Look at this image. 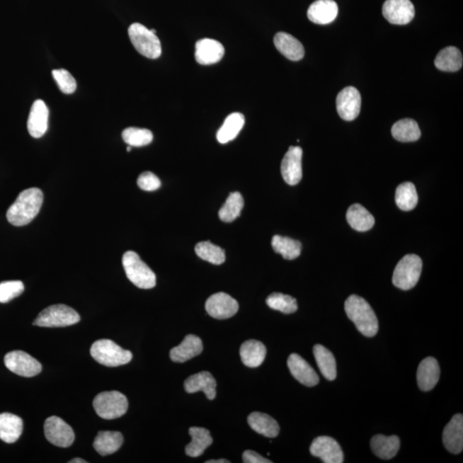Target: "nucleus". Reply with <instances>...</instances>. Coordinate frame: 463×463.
Returning <instances> with one entry per match:
<instances>
[{
    "label": "nucleus",
    "mask_w": 463,
    "mask_h": 463,
    "mask_svg": "<svg viewBox=\"0 0 463 463\" xmlns=\"http://www.w3.org/2000/svg\"><path fill=\"white\" fill-rule=\"evenodd\" d=\"M127 150V152H132V146H128Z\"/></svg>",
    "instance_id": "09e8293b"
},
{
    "label": "nucleus",
    "mask_w": 463,
    "mask_h": 463,
    "mask_svg": "<svg viewBox=\"0 0 463 463\" xmlns=\"http://www.w3.org/2000/svg\"><path fill=\"white\" fill-rule=\"evenodd\" d=\"M184 387L188 393L202 391L209 400H214L217 396V381L209 372H201L188 377Z\"/></svg>",
    "instance_id": "412c9836"
},
{
    "label": "nucleus",
    "mask_w": 463,
    "mask_h": 463,
    "mask_svg": "<svg viewBox=\"0 0 463 463\" xmlns=\"http://www.w3.org/2000/svg\"><path fill=\"white\" fill-rule=\"evenodd\" d=\"M314 353L316 364L320 370L321 373L328 380L336 379V362L334 355L326 347L322 345H315Z\"/></svg>",
    "instance_id": "72a5a7b5"
},
{
    "label": "nucleus",
    "mask_w": 463,
    "mask_h": 463,
    "mask_svg": "<svg viewBox=\"0 0 463 463\" xmlns=\"http://www.w3.org/2000/svg\"><path fill=\"white\" fill-rule=\"evenodd\" d=\"M43 198V193L38 188L23 190L7 211L8 222L16 227L28 225L39 214Z\"/></svg>",
    "instance_id": "f257e3e1"
},
{
    "label": "nucleus",
    "mask_w": 463,
    "mask_h": 463,
    "mask_svg": "<svg viewBox=\"0 0 463 463\" xmlns=\"http://www.w3.org/2000/svg\"><path fill=\"white\" fill-rule=\"evenodd\" d=\"M137 185L146 192H153L161 188V183L156 174L152 172H145L140 174L137 178Z\"/></svg>",
    "instance_id": "c03bdc74"
},
{
    "label": "nucleus",
    "mask_w": 463,
    "mask_h": 463,
    "mask_svg": "<svg viewBox=\"0 0 463 463\" xmlns=\"http://www.w3.org/2000/svg\"><path fill=\"white\" fill-rule=\"evenodd\" d=\"M421 271L422 260L419 256L406 255L394 270L393 284L401 290H411L419 282Z\"/></svg>",
    "instance_id": "423d86ee"
},
{
    "label": "nucleus",
    "mask_w": 463,
    "mask_h": 463,
    "mask_svg": "<svg viewBox=\"0 0 463 463\" xmlns=\"http://www.w3.org/2000/svg\"><path fill=\"white\" fill-rule=\"evenodd\" d=\"M50 110L42 100L35 101L32 105L28 120V131L31 137L40 138L47 132Z\"/></svg>",
    "instance_id": "f3484780"
},
{
    "label": "nucleus",
    "mask_w": 463,
    "mask_h": 463,
    "mask_svg": "<svg viewBox=\"0 0 463 463\" xmlns=\"http://www.w3.org/2000/svg\"><path fill=\"white\" fill-rule=\"evenodd\" d=\"M345 311L361 334L367 337L376 336L379 321L367 300L358 295L349 296L345 302Z\"/></svg>",
    "instance_id": "f03ea898"
},
{
    "label": "nucleus",
    "mask_w": 463,
    "mask_h": 463,
    "mask_svg": "<svg viewBox=\"0 0 463 463\" xmlns=\"http://www.w3.org/2000/svg\"><path fill=\"white\" fill-rule=\"evenodd\" d=\"M244 125H245V117L242 113H231L217 132V138L219 143L224 144L233 141L241 132Z\"/></svg>",
    "instance_id": "2f4dec72"
},
{
    "label": "nucleus",
    "mask_w": 463,
    "mask_h": 463,
    "mask_svg": "<svg viewBox=\"0 0 463 463\" xmlns=\"http://www.w3.org/2000/svg\"><path fill=\"white\" fill-rule=\"evenodd\" d=\"M244 207V199L239 193H232L225 204L219 211V217L224 222H232L241 215Z\"/></svg>",
    "instance_id": "4c0bfd02"
},
{
    "label": "nucleus",
    "mask_w": 463,
    "mask_h": 463,
    "mask_svg": "<svg viewBox=\"0 0 463 463\" xmlns=\"http://www.w3.org/2000/svg\"><path fill=\"white\" fill-rule=\"evenodd\" d=\"M5 365L11 372L25 377L38 375L42 370L38 360L28 353L20 350L8 353L5 357Z\"/></svg>",
    "instance_id": "9d476101"
},
{
    "label": "nucleus",
    "mask_w": 463,
    "mask_h": 463,
    "mask_svg": "<svg viewBox=\"0 0 463 463\" xmlns=\"http://www.w3.org/2000/svg\"><path fill=\"white\" fill-rule=\"evenodd\" d=\"M310 452L324 463H343L344 456L342 448L334 438L322 436L311 442Z\"/></svg>",
    "instance_id": "f8f14e48"
},
{
    "label": "nucleus",
    "mask_w": 463,
    "mask_h": 463,
    "mask_svg": "<svg viewBox=\"0 0 463 463\" xmlns=\"http://www.w3.org/2000/svg\"><path fill=\"white\" fill-rule=\"evenodd\" d=\"M302 148L291 146L283 158L281 172L283 180L288 185H297L302 180Z\"/></svg>",
    "instance_id": "ddd939ff"
},
{
    "label": "nucleus",
    "mask_w": 463,
    "mask_h": 463,
    "mask_svg": "<svg viewBox=\"0 0 463 463\" xmlns=\"http://www.w3.org/2000/svg\"><path fill=\"white\" fill-rule=\"evenodd\" d=\"M24 291L21 281H8L0 283V303H8L18 297Z\"/></svg>",
    "instance_id": "37998d69"
},
{
    "label": "nucleus",
    "mask_w": 463,
    "mask_h": 463,
    "mask_svg": "<svg viewBox=\"0 0 463 463\" xmlns=\"http://www.w3.org/2000/svg\"><path fill=\"white\" fill-rule=\"evenodd\" d=\"M130 40L140 55L148 59H158L161 55V45L156 34L143 24L134 23L128 28Z\"/></svg>",
    "instance_id": "39448f33"
},
{
    "label": "nucleus",
    "mask_w": 463,
    "mask_h": 463,
    "mask_svg": "<svg viewBox=\"0 0 463 463\" xmlns=\"http://www.w3.org/2000/svg\"><path fill=\"white\" fill-rule=\"evenodd\" d=\"M371 447L377 457L384 460H389L396 456L400 449V440L395 435H376L372 438Z\"/></svg>",
    "instance_id": "7c9ffc66"
},
{
    "label": "nucleus",
    "mask_w": 463,
    "mask_h": 463,
    "mask_svg": "<svg viewBox=\"0 0 463 463\" xmlns=\"http://www.w3.org/2000/svg\"><path fill=\"white\" fill-rule=\"evenodd\" d=\"M361 96L358 89L349 86L343 89L336 97V109L343 120L352 121L359 116Z\"/></svg>",
    "instance_id": "9b49d317"
},
{
    "label": "nucleus",
    "mask_w": 463,
    "mask_h": 463,
    "mask_svg": "<svg viewBox=\"0 0 463 463\" xmlns=\"http://www.w3.org/2000/svg\"><path fill=\"white\" fill-rule=\"evenodd\" d=\"M202 340L198 336L188 335L178 346L170 351V358L176 363H184L202 352Z\"/></svg>",
    "instance_id": "5701e85b"
},
{
    "label": "nucleus",
    "mask_w": 463,
    "mask_h": 463,
    "mask_svg": "<svg viewBox=\"0 0 463 463\" xmlns=\"http://www.w3.org/2000/svg\"><path fill=\"white\" fill-rule=\"evenodd\" d=\"M248 424L256 433L273 438L278 436L280 426L273 418L266 413L254 412L248 417Z\"/></svg>",
    "instance_id": "c85d7f7f"
},
{
    "label": "nucleus",
    "mask_w": 463,
    "mask_h": 463,
    "mask_svg": "<svg viewBox=\"0 0 463 463\" xmlns=\"http://www.w3.org/2000/svg\"><path fill=\"white\" fill-rule=\"evenodd\" d=\"M123 442L124 438L120 433L103 430L97 434L93 446L101 456L104 457L118 452L123 445Z\"/></svg>",
    "instance_id": "bb28decb"
},
{
    "label": "nucleus",
    "mask_w": 463,
    "mask_h": 463,
    "mask_svg": "<svg viewBox=\"0 0 463 463\" xmlns=\"http://www.w3.org/2000/svg\"><path fill=\"white\" fill-rule=\"evenodd\" d=\"M462 55L458 48L447 47L436 56L435 67L442 72H457L462 67Z\"/></svg>",
    "instance_id": "473e14b6"
},
{
    "label": "nucleus",
    "mask_w": 463,
    "mask_h": 463,
    "mask_svg": "<svg viewBox=\"0 0 463 463\" xmlns=\"http://www.w3.org/2000/svg\"><path fill=\"white\" fill-rule=\"evenodd\" d=\"M383 15L389 23L404 25L412 21L416 9L410 0H386L383 6Z\"/></svg>",
    "instance_id": "4468645a"
},
{
    "label": "nucleus",
    "mask_w": 463,
    "mask_h": 463,
    "mask_svg": "<svg viewBox=\"0 0 463 463\" xmlns=\"http://www.w3.org/2000/svg\"><path fill=\"white\" fill-rule=\"evenodd\" d=\"M125 274L134 285L150 290L156 285V276L135 251H127L122 258Z\"/></svg>",
    "instance_id": "7ed1b4c3"
},
{
    "label": "nucleus",
    "mask_w": 463,
    "mask_h": 463,
    "mask_svg": "<svg viewBox=\"0 0 463 463\" xmlns=\"http://www.w3.org/2000/svg\"><path fill=\"white\" fill-rule=\"evenodd\" d=\"M91 355L97 362L108 367L128 364L132 353L122 348L111 340L101 339L92 344Z\"/></svg>",
    "instance_id": "20e7f679"
},
{
    "label": "nucleus",
    "mask_w": 463,
    "mask_h": 463,
    "mask_svg": "<svg viewBox=\"0 0 463 463\" xmlns=\"http://www.w3.org/2000/svg\"><path fill=\"white\" fill-rule=\"evenodd\" d=\"M229 461L226 460V459H220V460H210L207 461L206 463H229Z\"/></svg>",
    "instance_id": "49530a36"
},
{
    "label": "nucleus",
    "mask_w": 463,
    "mask_h": 463,
    "mask_svg": "<svg viewBox=\"0 0 463 463\" xmlns=\"http://www.w3.org/2000/svg\"><path fill=\"white\" fill-rule=\"evenodd\" d=\"M88 462L84 460V459L81 458H75L72 459V461L69 462V463H87Z\"/></svg>",
    "instance_id": "de8ad7c7"
},
{
    "label": "nucleus",
    "mask_w": 463,
    "mask_h": 463,
    "mask_svg": "<svg viewBox=\"0 0 463 463\" xmlns=\"http://www.w3.org/2000/svg\"><path fill=\"white\" fill-rule=\"evenodd\" d=\"M205 308L209 315L217 319H227L237 314L239 304L225 292H217L207 299Z\"/></svg>",
    "instance_id": "2eb2a0df"
},
{
    "label": "nucleus",
    "mask_w": 463,
    "mask_h": 463,
    "mask_svg": "<svg viewBox=\"0 0 463 463\" xmlns=\"http://www.w3.org/2000/svg\"><path fill=\"white\" fill-rule=\"evenodd\" d=\"M243 462L245 463H271L269 459L263 457L261 455L253 452V450H246L243 453Z\"/></svg>",
    "instance_id": "a18cd8bd"
},
{
    "label": "nucleus",
    "mask_w": 463,
    "mask_h": 463,
    "mask_svg": "<svg viewBox=\"0 0 463 463\" xmlns=\"http://www.w3.org/2000/svg\"><path fill=\"white\" fill-rule=\"evenodd\" d=\"M241 357L244 365L254 368L261 365L265 360L266 348L261 342L249 340L242 344Z\"/></svg>",
    "instance_id": "a878e982"
},
{
    "label": "nucleus",
    "mask_w": 463,
    "mask_h": 463,
    "mask_svg": "<svg viewBox=\"0 0 463 463\" xmlns=\"http://www.w3.org/2000/svg\"><path fill=\"white\" fill-rule=\"evenodd\" d=\"M23 422L21 418L9 413L0 414V440L13 444L22 435Z\"/></svg>",
    "instance_id": "393cba45"
},
{
    "label": "nucleus",
    "mask_w": 463,
    "mask_h": 463,
    "mask_svg": "<svg viewBox=\"0 0 463 463\" xmlns=\"http://www.w3.org/2000/svg\"><path fill=\"white\" fill-rule=\"evenodd\" d=\"M391 133L395 139L403 143L416 142L419 140L421 136L419 125L412 119L397 121L392 127Z\"/></svg>",
    "instance_id": "f704fd0d"
},
{
    "label": "nucleus",
    "mask_w": 463,
    "mask_h": 463,
    "mask_svg": "<svg viewBox=\"0 0 463 463\" xmlns=\"http://www.w3.org/2000/svg\"><path fill=\"white\" fill-rule=\"evenodd\" d=\"M418 194L416 186L411 182H405L398 186L396 192V202L399 209L410 211L418 204Z\"/></svg>",
    "instance_id": "e433bc0d"
},
{
    "label": "nucleus",
    "mask_w": 463,
    "mask_h": 463,
    "mask_svg": "<svg viewBox=\"0 0 463 463\" xmlns=\"http://www.w3.org/2000/svg\"><path fill=\"white\" fill-rule=\"evenodd\" d=\"M225 48L221 42L213 39L205 38L196 43L195 59L200 64H213L219 62L224 56Z\"/></svg>",
    "instance_id": "a211bd4d"
},
{
    "label": "nucleus",
    "mask_w": 463,
    "mask_h": 463,
    "mask_svg": "<svg viewBox=\"0 0 463 463\" xmlns=\"http://www.w3.org/2000/svg\"><path fill=\"white\" fill-rule=\"evenodd\" d=\"M266 303L273 310L285 314H294L298 309L297 300L290 295L274 292L268 297Z\"/></svg>",
    "instance_id": "a19ab883"
},
{
    "label": "nucleus",
    "mask_w": 463,
    "mask_h": 463,
    "mask_svg": "<svg viewBox=\"0 0 463 463\" xmlns=\"http://www.w3.org/2000/svg\"><path fill=\"white\" fill-rule=\"evenodd\" d=\"M52 74L64 94L70 95L76 91V82L70 72L64 69H59V70L52 71Z\"/></svg>",
    "instance_id": "79ce46f5"
},
{
    "label": "nucleus",
    "mask_w": 463,
    "mask_h": 463,
    "mask_svg": "<svg viewBox=\"0 0 463 463\" xmlns=\"http://www.w3.org/2000/svg\"><path fill=\"white\" fill-rule=\"evenodd\" d=\"M271 244L275 253L281 254L287 260L297 258L302 253V243L291 238L275 235Z\"/></svg>",
    "instance_id": "c9c22d12"
},
{
    "label": "nucleus",
    "mask_w": 463,
    "mask_h": 463,
    "mask_svg": "<svg viewBox=\"0 0 463 463\" xmlns=\"http://www.w3.org/2000/svg\"><path fill=\"white\" fill-rule=\"evenodd\" d=\"M338 15V6L334 0H316L307 11L310 21L316 24H328Z\"/></svg>",
    "instance_id": "4be33fe9"
},
{
    "label": "nucleus",
    "mask_w": 463,
    "mask_h": 463,
    "mask_svg": "<svg viewBox=\"0 0 463 463\" xmlns=\"http://www.w3.org/2000/svg\"><path fill=\"white\" fill-rule=\"evenodd\" d=\"M442 441L450 453L459 454L463 449V416L457 413L445 426L442 433Z\"/></svg>",
    "instance_id": "6ab92c4d"
},
{
    "label": "nucleus",
    "mask_w": 463,
    "mask_h": 463,
    "mask_svg": "<svg viewBox=\"0 0 463 463\" xmlns=\"http://www.w3.org/2000/svg\"><path fill=\"white\" fill-rule=\"evenodd\" d=\"M80 316L66 304H54L44 309L34 321V326L39 327L55 328L67 327L80 321Z\"/></svg>",
    "instance_id": "0eeeda50"
},
{
    "label": "nucleus",
    "mask_w": 463,
    "mask_h": 463,
    "mask_svg": "<svg viewBox=\"0 0 463 463\" xmlns=\"http://www.w3.org/2000/svg\"><path fill=\"white\" fill-rule=\"evenodd\" d=\"M153 133L147 129L129 127L122 132V138L125 144L132 147H143L152 143Z\"/></svg>",
    "instance_id": "ea45409f"
},
{
    "label": "nucleus",
    "mask_w": 463,
    "mask_h": 463,
    "mask_svg": "<svg viewBox=\"0 0 463 463\" xmlns=\"http://www.w3.org/2000/svg\"><path fill=\"white\" fill-rule=\"evenodd\" d=\"M347 221L352 229L359 232H367L375 226V219L369 211L359 204L349 207Z\"/></svg>",
    "instance_id": "c756f323"
},
{
    "label": "nucleus",
    "mask_w": 463,
    "mask_h": 463,
    "mask_svg": "<svg viewBox=\"0 0 463 463\" xmlns=\"http://www.w3.org/2000/svg\"><path fill=\"white\" fill-rule=\"evenodd\" d=\"M440 377V367L433 357H428L421 361L418 367L417 382L421 391H429L435 387Z\"/></svg>",
    "instance_id": "aec40b11"
},
{
    "label": "nucleus",
    "mask_w": 463,
    "mask_h": 463,
    "mask_svg": "<svg viewBox=\"0 0 463 463\" xmlns=\"http://www.w3.org/2000/svg\"><path fill=\"white\" fill-rule=\"evenodd\" d=\"M287 367L290 370L291 375L300 384L308 387H314L319 384V377L315 370L297 353H292L288 357Z\"/></svg>",
    "instance_id": "dca6fc26"
},
{
    "label": "nucleus",
    "mask_w": 463,
    "mask_h": 463,
    "mask_svg": "<svg viewBox=\"0 0 463 463\" xmlns=\"http://www.w3.org/2000/svg\"><path fill=\"white\" fill-rule=\"evenodd\" d=\"M189 433L192 442L185 447V453L190 457H198L204 454L205 450L212 445L213 438L209 430L202 428H190Z\"/></svg>",
    "instance_id": "cd10ccee"
},
{
    "label": "nucleus",
    "mask_w": 463,
    "mask_h": 463,
    "mask_svg": "<svg viewBox=\"0 0 463 463\" xmlns=\"http://www.w3.org/2000/svg\"><path fill=\"white\" fill-rule=\"evenodd\" d=\"M274 43L278 50L287 59L292 61H299L304 58V48L302 42L294 36L279 32L275 35Z\"/></svg>",
    "instance_id": "b1692460"
},
{
    "label": "nucleus",
    "mask_w": 463,
    "mask_h": 463,
    "mask_svg": "<svg viewBox=\"0 0 463 463\" xmlns=\"http://www.w3.org/2000/svg\"><path fill=\"white\" fill-rule=\"evenodd\" d=\"M44 433L51 444L61 448H68L75 440V434L71 426L57 416L47 418L45 421Z\"/></svg>",
    "instance_id": "1a4fd4ad"
},
{
    "label": "nucleus",
    "mask_w": 463,
    "mask_h": 463,
    "mask_svg": "<svg viewBox=\"0 0 463 463\" xmlns=\"http://www.w3.org/2000/svg\"><path fill=\"white\" fill-rule=\"evenodd\" d=\"M93 406L96 413L103 419L115 420L127 412L128 400L119 391H104L96 396Z\"/></svg>",
    "instance_id": "6e6552de"
},
{
    "label": "nucleus",
    "mask_w": 463,
    "mask_h": 463,
    "mask_svg": "<svg viewBox=\"0 0 463 463\" xmlns=\"http://www.w3.org/2000/svg\"><path fill=\"white\" fill-rule=\"evenodd\" d=\"M195 251L199 258L215 265H222L226 260L225 251L210 241L197 244Z\"/></svg>",
    "instance_id": "58836bf2"
}]
</instances>
